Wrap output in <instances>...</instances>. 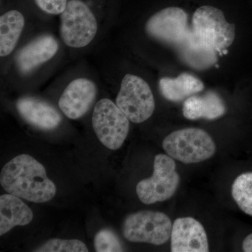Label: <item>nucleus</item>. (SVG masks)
<instances>
[{"instance_id": "nucleus-1", "label": "nucleus", "mask_w": 252, "mask_h": 252, "mask_svg": "<svg viewBox=\"0 0 252 252\" xmlns=\"http://www.w3.org/2000/svg\"><path fill=\"white\" fill-rule=\"evenodd\" d=\"M0 185L6 193L34 203H46L56 193L45 167L28 154L17 156L3 167Z\"/></svg>"}, {"instance_id": "nucleus-2", "label": "nucleus", "mask_w": 252, "mask_h": 252, "mask_svg": "<svg viewBox=\"0 0 252 252\" xmlns=\"http://www.w3.org/2000/svg\"><path fill=\"white\" fill-rule=\"evenodd\" d=\"M190 32L199 42L221 54L234 41L235 27L220 9L203 6L194 12Z\"/></svg>"}, {"instance_id": "nucleus-3", "label": "nucleus", "mask_w": 252, "mask_h": 252, "mask_svg": "<svg viewBox=\"0 0 252 252\" xmlns=\"http://www.w3.org/2000/svg\"><path fill=\"white\" fill-rule=\"evenodd\" d=\"M162 148L172 158L185 164L208 160L217 150L211 136L206 131L197 127L174 131L162 141Z\"/></svg>"}, {"instance_id": "nucleus-4", "label": "nucleus", "mask_w": 252, "mask_h": 252, "mask_svg": "<svg viewBox=\"0 0 252 252\" xmlns=\"http://www.w3.org/2000/svg\"><path fill=\"white\" fill-rule=\"evenodd\" d=\"M180 181L173 158L165 154H157L153 175L137 184L136 193L140 201L147 205L165 201L177 191Z\"/></svg>"}, {"instance_id": "nucleus-5", "label": "nucleus", "mask_w": 252, "mask_h": 252, "mask_svg": "<svg viewBox=\"0 0 252 252\" xmlns=\"http://www.w3.org/2000/svg\"><path fill=\"white\" fill-rule=\"evenodd\" d=\"M97 22L94 13L81 0H70L61 14L60 34L69 47H85L97 34Z\"/></svg>"}, {"instance_id": "nucleus-6", "label": "nucleus", "mask_w": 252, "mask_h": 252, "mask_svg": "<svg viewBox=\"0 0 252 252\" xmlns=\"http://www.w3.org/2000/svg\"><path fill=\"white\" fill-rule=\"evenodd\" d=\"M172 228L171 220L165 214L142 210L126 217L123 234L131 243L161 245L171 237Z\"/></svg>"}, {"instance_id": "nucleus-7", "label": "nucleus", "mask_w": 252, "mask_h": 252, "mask_svg": "<svg viewBox=\"0 0 252 252\" xmlns=\"http://www.w3.org/2000/svg\"><path fill=\"white\" fill-rule=\"evenodd\" d=\"M128 118L110 99L97 102L92 116V125L101 143L111 150L122 147L130 129Z\"/></svg>"}, {"instance_id": "nucleus-8", "label": "nucleus", "mask_w": 252, "mask_h": 252, "mask_svg": "<svg viewBox=\"0 0 252 252\" xmlns=\"http://www.w3.org/2000/svg\"><path fill=\"white\" fill-rule=\"evenodd\" d=\"M116 104L131 122L148 120L155 110V99L149 84L142 78L127 74L122 79Z\"/></svg>"}, {"instance_id": "nucleus-9", "label": "nucleus", "mask_w": 252, "mask_h": 252, "mask_svg": "<svg viewBox=\"0 0 252 252\" xmlns=\"http://www.w3.org/2000/svg\"><path fill=\"white\" fill-rule=\"evenodd\" d=\"M146 32L154 39L167 44L178 46L190 33L188 15L181 8L167 7L149 18Z\"/></svg>"}, {"instance_id": "nucleus-10", "label": "nucleus", "mask_w": 252, "mask_h": 252, "mask_svg": "<svg viewBox=\"0 0 252 252\" xmlns=\"http://www.w3.org/2000/svg\"><path fill=\"white\" fill-rule=\"evenodd\" d=\"M97 94V86L94 81L86 78L74 79L61 94L59 101L60 109L69 119H79L91 108Z\"/></svg>"}, {"instance_id": "nucleus-11", "label": "nucleus", "mask_w": 252, "mask_h": 252, "mask_svg": "<svg viewBox=\"0 0 252 252\" xmlns=\"http://www.w3.org/2000/svg\"><path fill=\"white\" fill-rule=\"evenodd\" d=\"M172 252H207L209 242L206 231L193 217H180L172 224Z\"/></svg>"}, {"instance_id": "nucleus-12", "label": "nucleus", "mask_w": 252, "mask_h": 252, "mask_svg": "<svg viewBox=\"0 0 252 252\" xmlns=\"http://www.w3.org/2000/svg\"><path fill=\"white\" fill-rule=\"evenodd\" d=\"M59 50V44L54 36L42 35L30 41L19 51L16 65L23 74L32 72L36 67L54 57Z\"/></svg>"}, {"instance_id": "nucleus-13", "label": "nucleus", "mask_w": 252, "mask_h": 252, "mask_svg": "<svg viewBox=\"0 0 252 252\" xmlns=\"http://www.w3.org/2000/svg\"><path fill=\"white\" fill-rule=\"evenodd\" d=\"M16 108L20 115L32 126L41 130H54L59 127L62 117L54 107L34 97H22Z\"/></svg>"}, {"instance_id": "nucleus-14", "label": "nucleus", "mask_w": 252, "mask_h": 252, "mask_svg": "<svg viewBox=\"0 0 252 252\" xmlns=\"http://www.w3.org/2000/svg\"><path fill=\"white\" fill-rule=\"evenodd\" d=\"M182 112L189 120H214L225 114V106L218 94L208 91L202 95L189 97L184 102Z\"/></svg>"}, {"instance_id": "nucleus-15", "label": "nucleus", "mask_w": 252, "mask_h": 252, "mask_svg": "<svg viewBox=\"0 0 252 252\" xmlns=\"http://www.w3.org/2000/svg\"><path fill=\"white\" fill-rule=\"evenodd\" d=\"M31 209L21 198L6 193L0 196V235L6 234L14 227L29 224L32 220Z\"/></svg>"}, {"instance_id": "nucleus-16", "label": "nucleus", "mask_w": 252, "mask_h": 252, "mask_svg": "<svg viewBox=\"0 0 252 252\" xmlns=\"http://www.w3.org/2000/svg\"><path fill=\"white\" fill-rule=\"evenodd\" d=\"M159 89L162 95L167 100L180 102L201 92L204 84L195 76L183 73L175 78H161L159 81Z\"/></svg>"}, {"instance_id": "nucleus-17", "label": "nucleus", "mask_w": 252, "mask_h": 252, "mask_svg": "<svg viewBox=\"0 0 252 252\" xmlns=\"http://www.w3.org/2000/svg\"><path fill=\"white\" fill-rule=\"evenodd\" d=\"M177 46L181 57L196 69H206L217 62L218 53L197 41L190 31L187 39Z\"/></svg>"}, {"instance_id": "nucleus-18", "label": "nucleus", "mask_w": 252, "mask_h": 252, "mask_svg": "<svg viewBox=\"0 0 252 252\" xmlns=\"http://www.w3.org/2000/svg\"><path fill=\"white\" fill-rule=\"evenodd\" d=\"M25 18L20 11L11 10L0 17V56L11 54L23 31Z\"/></svg>"}, {"instance_id": "nucleus-19", "label": "nucleus", "mask_w": 252, "mask_h": 252, "mask_svg": "<svg viewBox=\"0 0 252 252\" xmlns=\"http://www.w3.org/2000/svg\"><path fill=\"white\" fill-rule=\"evenodd\" d=\"M231 193L240 210L252 217V172H245L235 179Z\"/></svg>"}, {"instance_id": "nucleus-20", "label": "nucleus", "mask_w": 252, "mask_h": 252, "mask_svg": "<svg viewBox=\"0 0 252 252\" xmlns=\"http://www.w3.org/2000/svg\"><path fill=\"white\" fill-rule=\"evenodd\" d=\"M36 252H87L85 244L79 240L51 239L36 248Z\"/></svg>"}, {"instance_id": "nucleus-21", "label": "nucleus", "mask_w": 252, "mask_h": 252, "mask_svg": "<svg viewBox=\"0 0 252 252\" xmlns=\"http://www.w3.org/2000/svg\"><path fill=\"white\" fill-rule=\"evenodd\" d=\"M94 246L97 252H124L120 240L114 232L103 228L99 230L94 238Z\"/></svg>"}, {"instance_id": "nucleus-22", "label": "nucleus", "mask_w": 252, "mask_h": 252, "mask_svg": "<svg viewBox=\"0 0 252 252\" xmlns=\"http://www.w3.org/2000/svg\"><path fill=\"white\" fill-rule=\"evenodd\" d=\"M38 7L47 14H61L65 9L67 0H34Z\"/></svg>"}, {"instance_id": "nucleus-23", "label": "nucleus", "mask_w": 252, "mask_h": 252, "mask_svg": "<svg viewBox=\"0 0 252 252\" xmlns=\"http://www.w3.org/2000/svg\"><path fill=\"white\" fill-rule=\"evenodd\" d=\"M243 250L245 252H252V233L243 240Z\"/></svg>"}]
</instances>
